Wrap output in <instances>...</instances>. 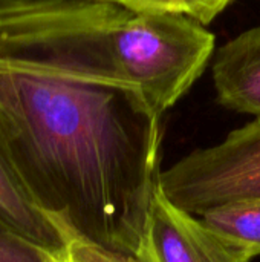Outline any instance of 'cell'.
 Masks as SVG:
<instances>
[{
    "instance_id": "cell-1",
    "label": "cell",
    "mask_w": 260,
    "mask_h": 262,
    "mask_svg": "<svg viewBox=\"0 0 260 262\" xmlns=\"http://www.w3.org/2000/svg\"><path fill=\"white\" fill-rule=\"evenodd\" d=\"M161 117L136 89L0 68V121L41 210L139 255L161 173Z\"/></svg>"
},
{
    "instance_id": "cell-2",
    "label": "cell",
    "mask_w": 260,
    "mask_h": 262,
    "mask_svg": "<svg viewBox=\"0 0 260 262\" xmlns=\"http://www.w3.org/2000/svg\"><path fill=\"white\" fill-rule=\"evenodd\" d=\"M215 35L179 14L98 0H0V68L139 91L164 114L193 86Z\"/></svg>"
},
{
    "instance_id": "cell-3",
    "label": "cell",
    "mask_w": 260,
    "mask_h": 262,
    "mask_svg": "<svg viewBox=\"0 0 260 262\" xmlns=\"http://www.w3.org/2000/svg\"><path fill=\"white\" fill-rule=\"evenodd\" d=\"M158 186L173 204L196 216L213 207L260 200V118L161 170Z\"/></svg>"
},
{
    "instance_id": "cell-4",
    "label": "cell",
    "mask_w": 260,
    "mask_h": 262,
    "mask_svg": "<svg viewBox=\"0 0 260 262\" xmlns=\"http://www.w3.org/2000/svg\"><path fill=\"white\" fill-rule=\"evenodd\" d=\"M138 256L144 262H244L199 216L173 204L159 186Z\"/></svg>"
},
{
    "instance_id": "cell-5",
    "label": "cell",
    "mask_w": 260,
    "mask_h": 262,
    "mask_svg": "<svg viewBox=\"0 0 260 262\" xmlns=\"http://www.w3.org/2000/svg\"><path fill=\"white\" fill-rule=\"evenodd\" d=\"M213 81L222 106L260 118V26L239 34L218 51Z\"/></svg>"
},
{
    "instance_id": "cell-6",
    "label": "cell",
    "mask_w": 260,
    "mask_h": 262,
    "mask_svg": "<svg viewBox=\"0 0 260 262\" xmlns=\"http://www.w3.org/2000/svg\"><path fill=\"white\" fill-rule=\"evenodd\" d=\"M0 221L49 250L64 253V238L51 216L38 207L11 157L0 121Z\"/></svg>"
},
{
    "instance_id": "cell-7",
    "label": "cell",
    "mask_w": 260,
    "mask_h": 262,
    "mask_svg": "<svg viewBox=\"0 0 260 262\" xmlns=\"http://www.w3.org/2000/svg\"><path fill=\"white\" fill-rule=\"evenodd\" d=\"M199 218L244 262L260 256V200L213 207Z\"/></svg>"
},
{
    "instance_id": "cell-8",
    "label": "cell",
    "mask_w": 260,
    "mask_h": 262,
    "mask_svg": "<svg viewBox=\"0 0 260 262\" xmlns=\"http://www.w3.org/2000/svg\"><path fill=\"white\" fill-rule=\"evenodd\" d=\"M123 6L139 14H179L202 25L215 20L231 0H98Z\"/></svg>"
},
{
    "instance_id": "cell-9",
    "label": "cell",
    "mask_w": 260,
    "mask_h": 262,
    "mask_svg": "<svg viewBox=\"0 0 260 262\" xmlns=\"http://www.w3.org/2000/svg\"><path fill=\"white\" fill-rule=\"evenodd\" d=\"M51 220L61 230L64 238L66 255L74 262H144L136 255L107 249L89 238L78 235L67 224H64L63 221L54 216H51Z\"/></svg>"
},
{
    "instance_id": "cell-10",
    "label": "cell",
    "mask_w": 260,
    "mask_h": 262,
    "mask_svg": "<svg viewBox=\"0 0 260 262\" xmlns=\"http://www.w3.org/2000/svg\"><path fill=\"white\" fill-rule=\"evenodd\" d=\"M66 252H54L18 235L0 221V262H63Z\"/></svg>"
},
{
    "instance_id": "cell-11",
    "label": "cell",
    "mask_w": 260,
    "mask_h": 262,
    "mask_svg": "<svg viewBox=\"0 0 260 262\" xmlns=\"http://www.w3.org/2000/svg\"><path fill=\"white\" fill-rule=\"evenodd\" d=\"M63 262H74V261H72V259H70V258H69V256L66 255V258H64V261H63Z\"/></svg>"
}]
</instances>
